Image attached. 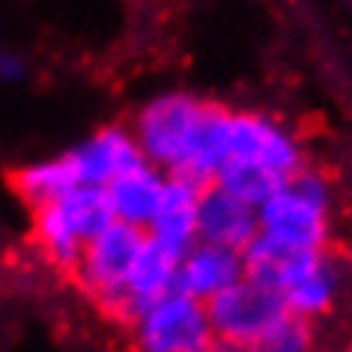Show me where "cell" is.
Returning <instances> with one entry per match:
<instances>
[{"label": "cell", "instance_id": "obj_1", "mask_svg": "<svg viewBox=\"0 0 352 352\" xmlns=\"http://www.w3.org/2000/svg\"><path fill=\"white\" fill-rule=\"evenodd\" d=\"M334 188L320 167H298L278 182L272 195L257 206L260 230L272 239L305 251H320L331 239Z\"/></svg>", "mask_w": 352, "mask_h": 352}, {"label": "cell", "instance_id": "obj_2", "mask_svg": "<svg viewBox=\"0 0 352 352\" xmlns=\"http://www.w3.org/2000/svg\"><path fill=\"white\" fill-rule=\"evenodd\" d=\"M209 113H212V102L200 99L197 93L162 90L153 93L135 111L129 129L138 140L144 162L155 164L167 176H179Z\"/></svg>", "mask_w": 352, "mask_h": 352}, {"label": "cell", "instance_id": "obj_3", "mask_svg": "<svg viewBox=\"0 0 352 352\" xmlns=\"http://www.w3.org/2000/svg\"><path fill=\"white\" fill-rule=\"evenodd\" d=\"M113 221L104 188L75 186L54 204L33 209V242L54 269L72 272L84 245Z\"/></svg>", "mask_w": 352, "mask_h": 352}, {"label": "cell", "instance_id": "obj_4", "mask_svg": "<svg viewBox=\"0 0 352 352\" xmlns=\"http://www.w3.org/2000/svg\"><path fill=\"white\" fill-rule=\"evenodd\" d=\"M144 242L146 233L140 227L111 221L99 236L84 245L72 269L81 293L113 320L126 322V280Z\"/></svg>", "mask_w": 352, "mask_h": 352}, {"label": "cell", "instance_id": "obj_5", "mask_svg": "<svg viewBox=\"0 0 352 352\" xmlns=\"http://www.w3.org/2000/svg\"><path fill=\"white\" fill-rule=\"evenodd\" d=\"M224 144L227 162L254 164L278 182L305 167V144L289 122L263 111H227L224 108Z\"/></svg>", "mask_w": 352, "mask_h": 352}, {"label": "cell", "instance_id": "obj_6", "mask_svg": "<svg viewBox=\"0 0 352 352\" xmlns=\"http://www.w3.org/2000/svg\"><path fill=\"white\" fill-rule=\"evenodd\" d=\"M131 325V349L138 352H212L215 334L206 302L173 289L146 305Z\"/></svg>", "mask_w": 352, "mask_h": 352}, {"label": "cell", "instance_id": "obj_7", "mask_svg": "<svg viewBox=\"0 0 352 352\" xmlns=\"http://www.w3.org/2000/svg\"><path fill=\"white\" fill-rule=\"evenodd\" d=\"M206 314L218 343L257 346L289 311L275 287L245 275L224 293L209 298Z\"/></svg>", "mask_w": 352, "mask_h": 352}, {"label": "cell", "instance_id": "obj_8", "mask_svg": "<svg viewBox=\"0 0 352 352\" xmlns=\"http://www.w3.org/2000/svg\"><path fill=\"white\" fill-rule=\"evenodd\" d=\"M343 266L325 248L302 251L289 272L280 278L278 293L284 298L287 311L302 320H320L338 305L343 293Z\"/></svg>", "mask_w": 352, "mask_h": 352}, {"label": "cell", "instance_id": "obj_9", "mask_svg": "<svg viewBox=\"0 0 352 352\" xmlns=\"http://www.w3.org/2000/svg\"><path fill=\"white\" fill-rule=\"evenodd\" d=\"M63 155L69 162L75 186H93V188H104L120 173H126L144 162L131 129L120 126V122L90 131L84 140L69 146Z\"/></svg>", "mask_w": 352, "mask_h": 352}, {"label": "cell", "instance_id": "obj_10", "mask_svg": "<svg viewBox=\"0 0 352 352\" xmlns=\"http://www.w3.org/2000/svg\"><path fill=\"white\" fill-rule=\"evenodd\" d=\"M260 230L257 206L245 204L221 186L209 182L200 188L197 200V239L212 242V245H227V248L242 251Z\"/></svg>", "mask_w": 352, "mask_h": 352}, {"label": "cell", "instance_id": "obj_11", "mask_svg": "<svg viewBox=\"0 0 352 352\" xmlns=\"http://www.w3.org/2000/svg\"><path fill=\"white\" fill-rule=\"evenodd\" d=\"M245 278V260L242 251L227 248V245L212 242H195L179 257V272H176V289L209 302L236 280Z\"/></svg>", "mask_w": 352, "mask_h": 352}, {"label": "cell", "instance_id": "obj_12", "mask_svg": "<svg viewBox=\"0 0 352 352\" xmlns=\"http://www.w3.org/2000/svg\"><path fill=\"white\" fill-rule=\"evenodd\" d=\"M197 182L186 176H167L162 200H158L153 218L146 224V239H153L176 254H186L197 242V200H200Z\"/></svg>", "mask_w": 352, "mask_h": 352}, {"label": "cell", "instance_id": "obj_13", "mask_svg": "<svg viewBox=\"0 0 352 352\" xmlns=\"http://www.w3.org/2000/svg\"><path fill=\"white\" fill-rule=\"evenodd\" d=\"M164 182H167V173L158 170L149 162H140L131 170L120 173L113 182H108L104 186V197H108L113 221L146 230L149 218H153L158 200H162Z\"/></svg>", "mask_w": 352, "mask_h": 352}, {"label": "cell", "instance_id": "obj_14", "mask_svg": "<svg viewBox=\"0 0 352 352\" xmlns=\"http://www.w3.org/2000/svg\"><path fill=\"white\" fill-rule=\"evenodd\" d=\"M179 257L182 254L164 248V245H158L153 239L144 242V248L135 257V266H131L129 280H126V322L135 320L155 298L173 293Z\"/></svg>", "mask_w": 352, "mask_h": 352}, {"label": "cell", "instance_id": "obj_15", "mask_svg": "<svg viewBox=\"0 0 352 352\" xmlns=\"http://www.w3.org/2000/svg\"><path fill=\"white\" fill-rule=\"evenodd\" d=\"M12 188L30 209H39L45 204H54L66 191H72L75 179H72V170H69L66 155L57 153V155L33 158V162L21 164L12 173Z\"/></svg>", "mask_w": 352, "mask_h": 352}, {"label": "cell", "instance_id": "obj_16", "mask_svg": "<svg viewBox=\"0 0 352 352\" xmlns=\"http://www.w3.org/2000/svg\"><path fill=\"white\" fill-rule=\"evenodd\" d=\"M215 186H221L224 191H230L239 200L251 206H260L263 200L272 195V188L278 186L275 176H269L266 170L245 162H224V167L215 176Z\"/></svg>", "mask_w": 352, "mask_h": 352}, {"label": "cell", "instance_id": "obj_17", "mask_svg": "<svg viewBox=\"0 0 352 352\" xmlns=\"http://www.w3.org/2000/svg\"><path fill=\"white\" fill-rule=\"evenodd\" d=\"M316 334L311 320L287 314L266 338L257 343V352H314Z\"/></svg>", "mask_w": 352, "mask_h": 352}, {"label": "cell", "instance_id": "obj_18", "mask_svg": "<svg viewBox=\"0 0 352 352\" xmlns=\"http://www.w3.org/2000/svg\"><path fill=\"white\" fill-rule=\"evenodd\" d=\"M28 78V63L15 51H0V81L3 84H21Z\"/></svg>", "mask_w": 352, "mask_h": 352}, {"label": "cell", "instance_id": "obj_19", "mask_svg": "<svg viewBox=\"0 0 352 352\" xmlns=\"http://www.w3.org/2000/svg\"><path fill=\"white\" fill-rule=\"evenodd\" d=\"M212 352H257V346H239V343H215Z\"/></svg>", "mask_w": 352, "mask_h": 352}, {"label": "cell", "instance_id": "obj_20", "mask_svg": "<svg viewBox=\"0 0 352 352\" xmlns=\"http://www.w3.org/2000/svg\"><path fill=\"white\" fill-rule=\"evenodd\" d=\"M122 352H138V349H122Z\"/></svg>", "mask_w": 352, "mask_h": 352}]
</instances>
